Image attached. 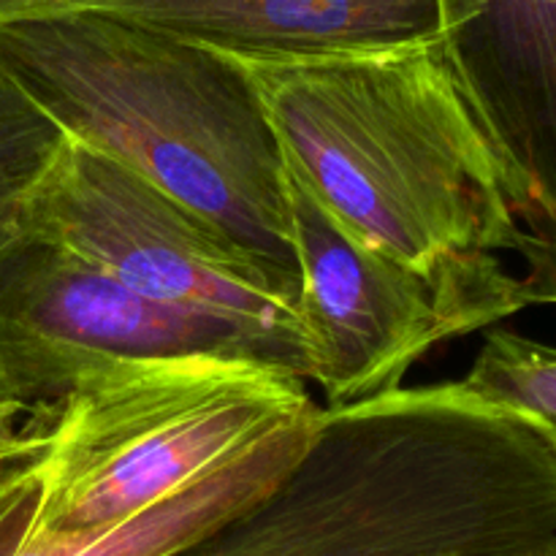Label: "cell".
Segmentation results:
<instances>
[{"mask_svg": "<svg viewBox=\"0 0 556 556\" xmlns=\"http://www.w3.org/2000/svg\"><path fill=\"white\" fill-rule=\"evenodd\" d=\"M174 556H556V440L462 380L320 407L299 459Z\"/></svg>", "mask_w": 556, "mask_h": 556, "instance_id": "obj_1", "label": "cell"}, {"mask_svg": "<svg viewBox=\"0 0 556 556\" xmlns=\"http://www.w3.org/2000/svg\"><path fill=\"white\" fill-rule=\"evenodd\" d=\"M231 60L286 166L356 242L416 269L521 255L508 168L448 41Z\"/></svg>", "mask_w": 556, "mask_h": 556, "instance_id": "obj_2", "label": "cell"}, {"mask_svg": "<svg viewBox=\"0 0 556 556\" xmlns=\"http://www.w3.org/2000/svg\"><path fill=\"white\" fill-rule=\"evenodd\" d=\"M0 65L71 141L296 271L280 144L231 58L65 9L0 25Z\"/></svg>", "mask_w": 556, "mask_h": 556, "instance_id": "obj_3", "label": "cell"}, {"mask_svg": "<svg viewBox=\"0 0 556 556\" xmlns=\"http://www.w3.org/2000/svg\"><path fill=\"white\" fill-rule=\"evenodd\" d=\"M318 407L299 375L264 358L119 364L49 405L33 519L52 532L134 519Z\"/></svg>", "mask_w": 556, "mask_h": 556, "instance_id": "obj_4", "label": "cell"}, {"mask_svg": "<svg viewBox=\"0 0 556 556\" xmlns=\"http://www.w3.org/2000/svg\"><path fill=\"white\" fill-rule=\"evenodd\" d=\"M27 237L68 250L150 302L248 331L307 383L299 271L101 152L65 136L30 199Z\"/></svg>", "mask_w": 556, "mask_h": 556, "instance_id": "obj_5", "label": "cell"}, {"mask_svg": "<svg viewBox=\"0 0 556 556\" xmlns=\"http://www.w3.org/2000/svg\"><path fill=\"white\" fill-rule=\"evenodd\" d=\"M286 193L307 383L324 391L320 407L391 394L438 345L530 307L525 282L500 255L416 269L356 242L288 166Z\"/></svg>", "mask_w": 556, "mask_h": 556, "instance_id": "obj_6", "label": "cell"}, {"mask_svg": "<svg viewBox=\"0 0 556 556\" xmlns=\"http://www.w3.org/2000/svg\"><path fill=\"white\" fill-rule=\"evenodd\" d=\"M253 356L275 348L226 320L163 307L38 237L0 258V396L54 405L119 364L168 356ZM291 372V369H288Z\"/></svg>", "mask_w": 556, "mask_h": 556, "instance_id": "obj_7", "label": "cell"}, {"mask_svg": "<svg viewBox=\"0 0 556 556\" xmlns=\"http://www.w3.org/2000/svg\"><path fill=\"white\" fill-rule=\"evenodd\" d=\"M231 58L302 60L445 41L459 0H74ZM58 9V11H65Z\"/></svg>", "mask_w": 556, "mask_h": 556, "instance_id": "obj_8", "label": "cell"}, {"mask_svg": "<svg viewBox=\"0 0 556 556\" xmlns=\"http://www.w3.org/2000/svg\"><path fill=\"white\" fill-rule=\"evenodd\" d=\"M445 38L508 161L535 193L556 195V0H459Z\"/></svg>", "mask_w": 556, "mask_h": 556, "instance_id": "obj_9", "label": "cell"}, {"mask_svg": "<svg viewBox=\"0 0 556 556\" xmlns=\"http://www.w3.org/2000/svg\"><path fill=\"white\" fill-rule=\"evenodd\" d=\"M320 410V407H318ZM293 421L166 503L96 530L52 532L33 519L36 470L0 497V556H174L258 500L307 445L315 416Z\"/></svg>", "mask_w": 556, "mask_h": 556, "instance_id": "obj_10", "label": "cell"}, {"mask_svg": "<svg viewBox=\"0 0 556 556\" xmlns=\"http://www.w3.org/2000/svg\"><path fill=\"white\" fill-rule=\"evenodd\" d=\"M65 134L0 65V258L27 237L30 199Z\"/></svg>", "mask_w": 556, "mask_h": 556, "instance_id": "obj_11", "label": "cell"}, {"mask_svg": "<svg viewBox=\"0 0 556 556\" xmlns=\"http://www.w3.org/2000/svg\"><path fill=\"white\" fill-rule=\"evenodd\" d=\"M462 383L478 396L519 410L556 440V348L494 326L483 334Z\"/></svg>", "mask_w": 556, "mask_h": 556, "instance_id": "obj_12", "label": "cell"}, {"mask_svg": "<svg viewBox=\"0 0 556 556\" xmlns=\"http://www.w3.org/2000/svg\"><path fill=\"white\" fill-rule=\"evenodd\" d=\"M47 424H49V405L41 407L36 427L30 429V434H27L22 443L0 451V497H3L16 481H22V478L30 476V472L36 470L38 459H41L43 443H47Z\"/></svg>", "mask_w": 556, "mask_h": 556, "instance_id": "obj_13", "label": "cell"}, {"mask_svg": "<svg viewBox=\"0 0 556 556\" xmlns=\"http://www.w3.org/2000/svg\"><path fill=\"white\" fill-rule=\"evenodd\" d=\"M38 413H41V407H25L20 402L0 396V451L22 443L30 434V429L36 427Z\"/></svg>", "mask_w": 556, "mask_h": 556, "instance_id": "obj_14", "label": "cell"}, {"mask_svg": "<svg viewBox=\"0 0 556 556\" xmlns=\"http://www.w3.org/2000/svg\"><path fill=\"white\" fill-rule=\"evenodd\" d=\"M74 0H0V25L14 20H25V16L49 14V11L65 9Z\"/></svg>", "mask_w": 556, "mask_h": 556, "instance_id": "obj_15", "label": "cell"}]
</instances>
